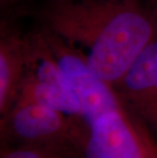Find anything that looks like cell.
I'll list each match as a JSON object with an SVG mask.
<instances>
[{"label": "cell", "instance_id": "cell-1", "mask_svg": "<svg viewBox=\"0 0 157 158\" xmlns=\"http://www.w3.org/2000/svg\"><path fill=\"white\" fill-rule=\"evenodd\" d=\"M41 18L112 87L157 38V5L144 0H48Z\"/></svg>", "mask_w": 157, "mask_h": 158}, {"label": "cell", "instance_id": "cell-2", "mask_svg": "<svg viewBox=\"0 0 157 158\" xmlns=\"http://www.w3.org/2000/svg\"><path fill=\"white\" fill-rule=\"evenodd\" d=\"M42 30L66 83L78 99L87 127L102 114L122 106L114 88L97 75L78 50L51 32Z\"/></svg>", "mask_w": 157, "mask_h": 158}, {"label": "cell", "instance_id": "cell-3", "mask_svg": "<svg viewBox=\"0 0 157 158\" xmlns=\"http://www.w3.org/2000/svg\"><path fill=\"white\" fill-rule=\"evenodd\" d=\"M113 88L122 105L157 129V38L140 52Z\"/></svg>", "mask_w": 157, "mask_h": 158}, {"label": "cell", "instance_id": "cell-4", "mask_svg": "<svg viewBox=\"0 0 157 158\" xmlns=\"http://www.w3.org/2000/svg\"><path fill=\"white\" fill-rule=\"evenodd\" d=\"M69 117L43 104L16 100L5 114L9 132L19 140L49 143L76 132Z\"/></svg>", "mask_w": 157, "mask_h": 158}, {"label": "cell", "instance_id": "cell-5", "mask_svg": "<svg viewBox=\"0 0 157 158\" xmlns=\"http://www.w3.org/2000/svg\"><path fill=\"white\" fill-rule=\"evenodd\" d=\"M27 68L26 36L1 23L0 36V111L5 115L18 98Z\"/></svg>", "mask_w": 157, "mask_h": 158}, {"label": "cell", "instance_id": "cell-6", "mask_svg": "<svg viewBox=\"0 0 157 158\" xmlns=\"http://www.w3.org/2000/svg\"><path fill=\"white\" fill-rule=\"evenodd\" d=\"M33 0H0V6L4 11H12L21 9L23 6L29 4Z\"/></svg>", "mask_w": 157, "mask_h": 158}, {"label": "cell", "instance_id": "cell-7", "mask_svg": "<svg viewBox=\"0 0 157 158\" xmlns=\"http://www.w3.org/2000/svg\"><path fill=\"white\" fill-rule=\"evenodd\" d=\"M4 158H42V157L39 155L38 152H36L34 150L21 149V150L11 151Z\"/></svg>", "mask_w": 157, "mask_h": 158}]
</instances>
